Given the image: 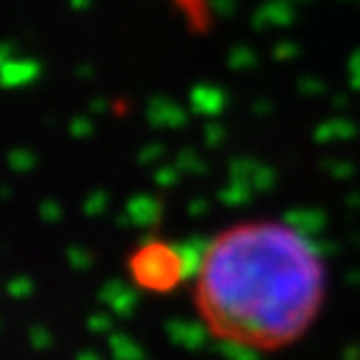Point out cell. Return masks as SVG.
I'll return each instance as SVG.
<instances>
[{
  "mask_svg": "<svg viewBox=\"0 0 360 360\" xmlns=\"http://www.w3.org/2000/svg\"><path fill=\"white\" fill-rule=\"evenodd\" d=\"M326 263L290 223L245 220L202 250L195 303L215 338L248 350L298 340L321 313Z\"/></svg>",
  "mask_w": 360,
  "mask_h": 360,
  "instance_id": "6da1fadb",
  "label": "cell"
}]
</instances>
